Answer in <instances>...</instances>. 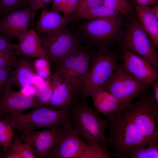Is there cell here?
<instances>
[{
  "mask_svg": "<svg viewBox=\"0 0 158 158\" xmlns=\"http://www.w3.org/2000/svg\"><path fill=\"white\" fill-rule=\"evenodd\" d=\"M85 142L74 130L72 125L61 127L58 129L51 158H77Z\"/></svg>",
  "mask_w": 158,
  "mask_h": 158,
  "instance_id": "5bb4252c",
  "label": "cell"
},
{
  "mask_svg": "<svg viewBox=\"0 0 158 158\" xmlns=\"http://www.w3.org/2000/svg\"><path fill=\"white\" fill-rule=\"evenodd\" d=\"M135 9L140 23L158 49V19L151 12L148 6L136 4Z\"/></svg>",
  "mask_w": 158,
  "mask_h": 158,
  "instance_id": "ffe728a7",
  "label": "cell"
},
{
  "mask_svg": "<svg viewBox=\"0 0 158 158\" xmlns=\"http://www.w3.org/2000/svg\"><path fill=\"white\" fill-rule=\"evenodd\" d=\"M30 0H0V15L2 17L13 11L30 8Z\"/></svg>",
  "mask_w": 158,
  "mask_h": 158,
  "instance_id": "d4e9b609",
  "label": "cell"
},
{
  "mask_svg": "<svg viewBox=\"0 0 158 158\" xmlns=\"http://www.w3.org/2000/svg\"><path fill=\"white\" fill-rule=\"evenodd\" d=\"M4 113L3 111L0 107V118L1 117V116L4 115Z\"/></svg>",
  "mask_w": 158,
  "mask_h": 158,
  "instance_id": "ab89813d",
  "label": "cell"
},
{
  "mask_svg": "<svg viewBox=\"0 0 158 158\" xmlns=\"http://www.w3.org/2000/svg\"><path fill=\"white\" fill-rule=\"evenodd\" d=\"M145 92L133 103L106 117L107 145L117 158H129L150 143L158 142V103L153 94Z\"/></svg>",
  "mask_w": 158,
  "mask_h": 158,
  "instance_id": "6da1fadb",
  "label": "cell"
},
{
  "mask_svg": "<svg viewBox=\"0 0 158 158\" xmlns=\"http://www.w3.org/2000/svg\"><path fill=\"white\" fill-rule=\"evenodd\" d=\"M62 0H52L51 10L59 13L61 12V4Z\"/></svg>",
  "mask_w": 158,
  "mask_h": 158,
  "instance_id": "8d00e7d4",
  "label": "cell"
},
{
  "mask_svg": "<svg viewBox=\"0 0 158 158\" xmlns=\"http://www.w3.org/2000/svg\"><path fill=\"white\" fill-rule=\"evenodd\" d=\"M53 89L49 103L45 106L49 108L70 111L77 102L79 95L66 80L54 73L49 78Z\"/></svg>",
  "mask_w": 158,
  "mask_h": 158,
  "instance_id": "8fae6325",
  "label": "cell"
},
{
  "mask_svg": "<svg viewBox=\"0 0 158 158\" xmlns=\"http://www.w3.org/2000/svg\"><path fill=\"white\" fill-rule=\"evenodd\" d=\"M118 63L114 53L102 48L93 53L90 66L82 88V95L86 98L90 90L101 87L112 75Z\"/></svg>",
  "mask_w": 158,
  "mask_h": 158,
  "instance_id": "8992f818",
  "label": "cell"
},
{
  "mask_svg": "<svg viewBox=\"0 0 158 158\" xmlns=\"http://www.w3.org/2000/svg\"><path fill=\"white\" fill-rule=\"evenodd\" d=\"M36 59L33 66L36 73L43 79L51 76L49 61L47 57L43 56Z\"/></svg>",
  "mask_w": 158,
  "mask_h": 158,
  "instance_id": "83f0119b",
  "label": "cell"
},
{
  "mask_svg": "<svg viewBox=\"0 0 158 158\" xmlns=\"http://www.w3.org/2000/svg\"><path fill=\"white\" fill-rule=\"evenodd\" d=\"M78 18L75 13L62 16L57 12L44 9L37 22L35 30L42 35L56 32L66 28Z\"/></svg>",
  "mask_w": 158,
  "mask_h": 158,
  "instance_id": "9a60e30c",
  "label": "cell"
},
{
  "mask_svg": "<svg viewBox=\"0 0 158 158\" xmlns=\"http://www.w3.org/2000/svg\"><path fill=\"white\" fill-rule=\"evenodd\" d=\"M93 53L80 45L57 64L54 73L67 81L82 97L83 87L92 58Z\"/></svg>",
  "mask_w": 158,
  "mask_h": 158,
  "instance_id": "277c9868",
  "label": "cell"
},
{
  "mask_svg": "<svg viewBox=\"0 0 158 158\" xmlns=\"http://www.w3.org/2000/svg\"><path fill=\"white\" fill-rule=\"evenodd\" d=\"M59 128H49L22 133L19 137L22 142L30 146L36 158H51Z\"/></svg>",
  "mask_w": 158,
  "mask_h": 158,
  "instance_id": "30bf717a",
  "label": "cell"
},
{
  "mask_svg": "<svg viewBox=\"0 0 158 158\" xmlns=\"http://www.w3.org/2000/svg\"><path fill=\"white\" fill-rule=\"evenodd\" d=\"M70 112L74 130L88 144L92 146L107 145V119L102 118L84 99L80 103H76Z\"/></svg>",
  "mask_w": 158,
  "mask_h": 158,
  "instance_id": "3957f363",
  "label": "cell"
},
{
  "mask_svg": "<svg viewBox=\"0 0 158 158\" xmlns=\"http://www.w3.org/2000/svg\"><path fill=\"white\" fill-rule=\"evenodd\" d=\"M28 57L23 56L18 57L15 69L11 73L6 90L13 85L23 89L33 84L36 73L32 61Z\"/></svg>",
  "mask_w": 158,
  "mask_h": 158,
  "instance_id": "ac0fdd59",
  "label": "cell"
},
{
  "mask_svg": "<svg viewBox=\"0 0 158 158\" xmlns=\"http://www.w3.org/2000/svg\"><path fill=\"white\" fill-rule=\"evenodd\" d=\"M14 129L7 119L0 118V144L4 152L14 138Z\"/></svg>",
  "mask_w": 158,
  "mask_h": 158,
  "instance_id": "cb8c5ba5",
  "label": "cell"
},
{
  "mask_svg": "<svg viewBox=\"0 0 158 158\" xmlns=\"http://www.w3.org/2000/svg\"><path fill=\"white\" fill-rule=\"evenodd\" d=\"M137 4L149 6L156 4L158 3V0H133Z\"/></svg>",
  "mask_w": 158,
  "mask_h": 158,
  "instance_id": "d590c367",
  "label": "cell"
},
{
  "mask_svg": "<svg viewBox=\"0 0 158 158\" xmlns=\"http://www.w3.org/2000/svg\"><path fill=\"white\" fill-rule=\"evenodd\" d=\"M14 52L0 51V68L5 67L15 68L18 57Z\"/></svg>",
  "mask_w": 158,
  "mask_h": 158,
  "instance_id": "f546056e",
  "label": "cell"
},
{
  "mask_svg": "<svg viewBox=\"0 0 158 158\" xmlns=\"http://www.w3.org/2000/svg\"><path fill=\"white\" fill-rule=\"evenodd\" d=\"M121 23L119 15L97 18L80 24V35L88 41L103 44L109 41L117 34Z\"/></svg>",
  "mask_w": 158,
  "mask_h": 158,
  "instance_id": "9c48e42d",
  "label": "cell"
},
{
  "mask_svg": "<svg viewBox=\"0 0 158 158\" xmlns=\"http://www.w3.org/2000/svg\"><path fill=\"white\" fill-rule=\"evenodd\" d=\"M2 147L1 144H0V157L1 154V147Z\"/></svg>",
  "mask_w": 158,
  "mask_h": 158,
  "instance_id": "60d3db41",
  "label": "cell"
},
{
  "mask_svg": "<svg viewBox=\"0 0 158 158\" xmlns=\"http://www.w3.org/2000/svg\"><path fill=\"white\" fill-rule=\"evenodd\" d=\"M6 118L15 129L22 133L49 128L72 125L70 111L36 107L26 113L8 114Z\"/></svg>",
  "mask_w": 158,
  "mask_h": 158,
  "instance_id": "7a4b0ae2",
  "label": "cell"
},
{
  "mask_svg": "<svg viewBox=\"0 0 158 158\" xmlns=\"http://www.w3.org/2000/svg\"><path fill=\"white\" fill-rule=\"evenodd\" d=\"M32 18L30 8L9 13L0 19V32L11 41L19 40L29 30V23Z\"/></svg>",
  "mask_w": 158,
  "mask_h": 158,
  "instance_id": "7c38bea8",
  "label": "cell"
},
{
  "mask_svg": "<svg viewBox=\"0 0 158 158\" xmlns=\"http://www.w3.org/2000/svg\"><path fill=\"white\" fill-rule=\"evenodd\" d=\"M17 54L33 58L47 57L40 37L35 30H29L17 44Z\"/></svg>",
  "mask_w": 158,
  "mask_h": 158,
  "instance_id": "d6986e66",
  "label": "cell"
},
{
  "mask_svg": "<svg viewBox=\"0 0 158 158\" xmlns=\"http://www.w3.org/2000/svg\"><path fill=\"white\" fill-rule=\"evenodd\" d=\"M40 106L35 96L28 95L9 88L0 97V107L4 113H21L28 109Z\"/></svg>",
  "mask_w": 158,
  "mask_h": 158,
  "instance_id": "2e32d148",
  "label": "cell"
},
{
  "mask_svg": "<svg viewBox=\"0 0 158 158\" xmlns=\"http://www.w3.org/2000/svg\"><path fill=\"white\" fill-rule=\"evenodd\" d=\"M131 158H158V142H153L149 144L131 155Z\"/></svg>",
  "mask_w": 158,
  "mask_h": 158,
  "instance_id": "f1b7e54d",
  "label": "cell"
},
{
  "mask_svg": "<svg viewBox=\"0 0 158 158\" xmlns=\"http://www.w3.org/2000/svg\"><path fill=\"white\" fill-rule=\"evenodd\" d=\"M119 13L103 5L99 7L87 9L76 14L78 18L91 20L116 16L119 15Z\"/></svg>",
  "mask_w": 158,
  "mask_h": 158,
  "instance_id": "7402d4cb",
  "label": "cell"
},
{
  "mask_svg": "<svg viewBox=\"0 0 158 158\" xmlns=\"http://www.w3.org/2000/svg\"><path fill=\"white\" fill-rule=\"evenodd\" d=\"M151 85L153 87L154 98L156 102L158 103V81L156 80Z\"/></svg>",
  "mask_w": 158,
  "mask_h": 158,
  "instance_id": "74e56055",
  "label": "cell"
},
{
  "mask_svg": "<svg viewBox=\"0 0 158 158\" xmlns=\"http://www.w3.org/2000/svg\"><path fill=\"white\" fill-rule=\"evenodd\" d=\"M52 1V0H30V8L32 13V23L37 11L44 7Z\"/></svg>",
  "mask_w": 158,
  "mask_h": 158,
  "instance_id": "836d02e7",
  "label": "cell"
},
{
  "mask_svg": "<svg viewBox=\"0 0 158 158\" xmlns=\"http://www.w3.org/2000/svg\"><path fill=\"white\" fill-rule=\"evenodd\" d=\"M103 5L127 16L133 15L135 10L127 0H103Z\"/></svg>",
  "mask_w": 158,
  "mask_h": 158,
  "instance_id": "484cf974",
  "label": "cell"
},
{
  "mask_svg": "<svg viewBox=\"0 0 158 158\" xmlns=\"http://www.w3.org/2000/svg\"><path fill=\"white\" fill-rule=\"evenodd\" d=\"M53 93V89L49 79L44 81L38 87L35 96L40 106H46L49 102Z\"/></svg>",
  "mask_w": 158,
  "mask_h": 158,
  "instance_id": "4316f807",
  "label": "cell"
},
{
  "mask_svg": "<svg viewBox=\"0 0 158 158\" xmlns=\"http://www.w3.org/2000/svg\"><path fill=\"white\" fill-rule=\"evenodd\" d=\"M13 68L5 67L0 68V96L5 91Z\"/></svg>",
  "mask_w": 158,
  "mask_h": 158,
  "instance_id": "4dcf8cb0",
  "label": "cell"
},
{
  "mask_svg": "<svg viewBox=\"0 0 158 158\" xmlns=\"http://www.w3.org/2000/svg\"><path fill=\"white\" fill-rule=\"evenodd\" d=\"M4 34L0 32V51H9L16 55L17 44L12 43Z\"/></svg>",
  "mask_w": 158,
  "mask_h": 158,
  "instance_id": "1f68e13d",
  "label": "cell"
},
{
  "mask_svg": "<svg viewBox=\"0 0 158 158\" xmlns=\"http://www.w3.org/2000/svg\"><path fill=\"white\" fill-rule=\"evenodd\" d=\"M150 86L135 77L123 64L118 63L111 77L101 87L128 105Z\"/></svg>",
  "mask_w": 158,
  "mask_h": 158,
  "instance_id": "5b68a950",
  "label": "cell"
},
{
  "mask_svg": "<svg viewBox=\"0 0 158 158\" xmlns=\"http://www.w3.org/2000/svg\"><path fill=\"white\" fill-rule=\"evenodd\" d=\"M105 145L99 144L92 146L85 142L77 158H109Z\"/></svg>",
  "mask_w": 158,
  "mask_h": 158,
  "instance_id": "603a6c76",
  "label": "cell"
},
{
  "mask_svg": "<svg viewBox=\"0 0 158 158\" xmlns=\"http://www.w3.org/2000/svg\"><path fill=\"white\" fill-rule=\"evenodd\" d=\"M103 1V0H79L78 8L75 13L87 9L102 6Z\"/></svg>",
  "mask_w": 158,
  "mask_h": 158,
  "instance_id": "d6a6232c",
  "label": "cell"
},
{
  "mask_svg": "<svg viewBox=\"0 0 158 158\" xmlns=\"http://www.w3.org/2000/svg\"><path fill=\"white\" fill-rule=\"evenodd\" d=\"M79 0H68L65 7L62 12L63 15L68 16L71 15L77 11L78 4Z\"/></svg>",
  "mask_w": 158,
  "mask_h": 158,
  "instance_id": "e575fe53",
  "label": "cell"
},
{
  "mask_svg": "<svg viewBox=\"0 0 158 158\" xmlns=\"http://www.w3.org/2000/svg\"><path fill=\"white\" fill-rule=\"evenodd\" d=\"M123 42V46L144 59L158 71L157 48L140 22L133 20L128 25Z\"/></svg>",
  "mask_w": 158,
  "mask_h": 158,
  "instance_id": "52a82bcc",
  "label": "cell"
},
{
  "mask_svg": "<svg viewBox=\"0 0 158 158\" xmlns=\"http://www.w3.org/2000/svg\"><path fill=\"white\" fill-rule=\"evenodd\" d=\"M150 9L152 13L158 19V5L156 4L154 6L150 8Z\"/></svg>",
  "mask_w": 158,
  "mask_h": 158,
  "instance_id": "f35d334b",
  "label": "cell"
},
{
  "mask_svg": "<svg viewBox=\"0 0 158 158\" xmlns=\"http://www.w3.org/2000/svg\"><path fill=\"white\" fill-rule=\"evenodd\" d=\"M4 152L6 158H36L30 146L22 142L19 136L14 138Z\"/></svg>",
  "mask_w": 158,
  "mask_h": 158,
  "instance_id": "44dd1931",
  "label": "cell"
},
{
  "mask_svg": "<svg viewBox=\"0 0 158 158\" xmlns=\"http://www.w3.org/2000/svg\"><path fill=\"white\" fill-rule=\"evenodd\" d=\"M121 57L127 70L140 80L151 86L158 80L157 70L144 59L123 46Z\"/></svg>",
  "mask_w": 158,
  "mask_h": 158,
  "instance_id": "4fadbf2b",
  "label": "cell"
},
{
  "mask_svg": "<svg viewBox=\"0 0 158 158\" xmlns=\"http://www.w3.org/2000/svg\"><path fill=\"white\" fill-rule=\"evenodd\" d=\"M89 96L92 99L93 107L96 111L106 117L127 105L102 87L95 88L89 90L86 93V97Z\"/></svg>",
  "mask_w": 158,
  "mask_h": 158,
  "instance_id": "e0dca14e",
  "label": "cell"
},
{
  "mask_svg": "<svg viewBox=\"0 0 158 158\" xmlns=\"http://www.w3.org/2000/svg\"><path fill=\"white\" fill-rule=\"evenodd\" d=\"M40 37L50 62L57 65L80 45L78 35L69 28Z\"/></svg>",
  "mask_w": 158,
  "mask_h": 158,
  "instance_id": "ba28073f",
  "label": "cell"
}]
</instances>
